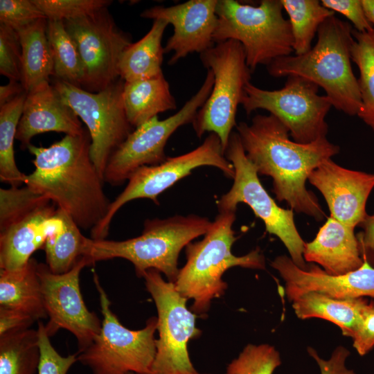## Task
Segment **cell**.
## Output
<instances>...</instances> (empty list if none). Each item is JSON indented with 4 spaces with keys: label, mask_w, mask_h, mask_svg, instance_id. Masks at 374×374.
I'll use <instances>...</instances> for the list:
<instances>
[{
    "label": "cell",
    "mask_w": 374,
    "mask_h": 374,
    "mask_svg": "<svg viewBox=\"0 0 374 374\" xmlns=\"http://www.w3.org/2000/svg\"><path fill=\"white\" fill-rule=\"evenodd\" d=\"M235 127L246 155L258 175L271 177L276 199L285 201L296 213L321 220L324 213L305 183L323 161L339 153V147L326 137L310 143L292 141L289 130L270 114H256L250 124L240 122Z\"/></svg>",
    "instance_id": "6da1fadb"
},
{
    "label": "cell",
    "mask_w": 374,
    "mask_h": 374,
    "mask_svg": "<svg viewBox=\"0 0 374 374\" xmlns=\"http://www.w3.org/2000/svg\"><path fill=\"white\" fill-rule=\"evenodd\" d=\"M87 130L65 135L48 147H28L35 169L24 184L41 194L81 229L96 226L107 213L111 202L103 189L104 180L90 155Z\"/></svg>",
    "instance_id": "7a4b0ae2"
},
{
    "label": "cell",
    "mask_w": 374,
    "mask_h": 374,
    "mask_svg": "<svg viewBox=\"0 0 374 374\" xmlns=\"http://www.w3.org/2000/svg\"><path fill=\"white\" fill-rule=\"evenodd\" d=\"M353 27L335 15L319 28L317 42L303 55L279 57L269 65V74L275 78L297 75L321 87L336 109L348 116H357L362 98L352 65Z\"/></svg>",
    "instance_id": "3957f363"
},
{
    "label": "cell",
    "mask_w": 374,
    "mask_h": 374,
    "mask_svg": "<svg viewBox=\"0 0 374 374\" xmlns=\"http://www.w3.org/2000/svg\"><path fill=\"white\" fill-rule=\"evenodd\" d=\"M212 224L208 218L194 214L147 219L142 233L135 238L116 241L86 237L82 256L91 265L123 258L132 263L138 277L143 278L149 269H156L163 274L168 281L175 283L179 271V253L193 240L204 235Z\"/></svg>",
    "instance_id": "277c9868"
},
{
    "label": "cell",
    "mask_w": 374,
    "mask_h": 374,
    "mask_svg": "<svg viewBox=\"0 0 374 374\" xmlns=\"http://www.w3.org/2000/svg\"><path fill=\"white\" fill-rule=\"evenodd\" d=\"M235 212L219 213L212 226L202 240L190 242L185 247L186 262L179 271L175 287L187 300H193L190 310L204 316L211 301L220 298L227 289L222 280L233 267L265 269V258L259 248L246 255L235 256L231 248L237 238L233 229Z\"/></svg>",
    "instance_id": "5b68a950"
},
{
    "label": "cell",
    "mask_w": 374,
    "mask_h": 374,
    "mask_svg": "<svg viewBox=\"0 0 374 374\" xmlns=\"http://www.w3.org/2000/svg\"><path fill=\"white\" fill-rule=\"evenodd\" d=\"M283 10L280 0H262L257 6L218 0L213 42H239L251 72L259 65L267 66L279 57L290 55L294 52L293 37Z\"/></svg>",
    "instance_id": "8992f818"
},
{
    "label": "cell",
    "mask_w": 374,
    "mask_h": 374,
    "mask_svg": "<svg viewBox=\"0 0 374 374\" xmlns=\"http://www.w3.org/2000/svg\"><path fill=\"white\" fill-rule=\"evenodd\" d=\"M93 275L103 317L102 326L92 343L77 352L78 361L93 374H150L157 352V317L148 319L141 330L127 328L112 311L97 274Z\"/></svg>",
    "instance_id": "52a82bcc"
},
{
    "label": "cell",
    "mask_w": 374,
    "mask_h": 374,
    "mask_svg": "<svg viewBox=\"0 0 374 374\" xmlns=\"http://www.w3.org/2000/svg\"><path fill=\"white\" fill-rule=\"evenodd\" d=\"M199 57L203 66L212 71L214 82L192 125L198 138L205 132L215 134L225 151L233 128L237 125L238 107L252 72L247 64L242 45L235 40L215 43L199 54Z\"/></svg>",
    "instance_id": "ba28073f"
},
{
    "label": "cell",
    "mask_w": 374,
    "mask_h": 374,
    "mask_svg": "<svg viewBox=\"0 0 374 374\" xmlns=\"http://www.w3.org/2000/svg\"><path fill=\"white\" fill-rule=\"evenodd\" d=\"M234 168L231 189L217 202L219 213L235 212L240 203L247 204L265 224V230L277 236L300 268L307 266L303 258L305 242L299 234L292 209L280 207L262 185L256 166L247 157L237 132H232L224 152Z\"/></svg>",
    "instance_id": "9c48e42d"
},
{
    "label": "cell",
    "mask_w": 374,
    "mask_h": 374,
    "mask_svg": "<svg viewBox=\"0 0 374 374\" xmlns=\"http://www.w3.org/2000/svg\"><path fill=\"white\" fill-rule=\"evenodd\" d=\"M319 86L297 75L287 76L280 89L266 90L248 82L240 105L249 115L261 109L277 118L290 131L293 141L310 143L326 137V117L332 107L326 96L318 93Z\"/></svg>",
    "instance_id": "30bf717a"
},
{
    "label": "cell",
    "mask_w": 374,
    "mask_h": 374,
    "mask_svg": "<svg viewBox=\"0 0 374 374\" xmlns=\"http://www.w3.org/2000/svg\"><path fill=\"white\" fill-rule=\"evenodd\" d=\"M224 152L220 138L215 134L210 133L202 144L190 152L168 157L158 165L141 167L130 176L124 190L111 202L104 219L91 230V238L105 239L114 215L127 202L145 198L159 204L158 196L161 193L190 175L198 167H215L226 177L233 179L235 170L232 163L225 157Z\"/></svg>",
    "instance_id": "8fae6325"
},
{
    "label": "cell",
    "mask_w": 374,
    "mask_h": 374,
    "mask_svg": "<svg viewBox=\"0 0 374 374\" xmlns=\"http://www.w3.org/2000/svg\"><path fill=\"white\" fill-rule=\"evenodd\" d=\"M124 83L120 78L97 93L57 78L52 84L85 123L91 137V158L103 179L111 155L133 131L123 105Z\"/></svg>",
    "instance_id": "7c38bea8"
},
{
    "label": "cell",
    "mask_w": 374,
    "mask_h": 374,
    "mask_svg": "<svg viewBox=\"0 0 374 374\" xmlns=\"http://www.w3.org/2000/svg\"><path fill=\"white\" fill-rule=\"evenodd\" d=\"M143 278L157 311L159 339L150 374H208L197 371L189 357L188 343L202 330L196 327V314L187 308L188 300L156 269L146 271Z\"/></svg>",
    "instance_id": "4fadbf2b"
},
{
    "label": "cell",
    "mask_w": 374,
    "mask_h": 374,
    "mask_svg": "<svg viewBox=\"0 0 374 374\" xmlns=\"http://www.w3.org/2000/svg\"><path fill=\"white\" fill-rule=\"evenodd\" d=\"M199 90L175 114L159 120L154 116L136 127L112 153L104 172V181L112 186L123 184L139 168L165 161L166 143L180 127L193 123L213 89L214 76L207 69Z\"/></svg>",
    "instance_id": "5bb4252c"
},
{
    "label": "cell",
    "mask_w": 374,
    "mask_h": 374,
    "mask_svg": "<svg viewBox=\"0 0 374 374\" xmlns=\"http://www.w3.org/2000/svg\"><path fill=\"white\" fill-rule=\"evenodd\" d=\"M63 22L82 62L84 80L82 89L97 93L118 80L119 60L132 43L131 37L116 26L107 8Z\"/></svg>",
    "instance_id": "9a60e30c"
},
{
    "label": "cell",
    "mask_w": 374,
    "mask_h": 374,
    "mask_svg": "<svg viewBox=\"0 0 374 374\" xmlns=\"http://www.w3.org/2000/svg\"><path fill=\"white\" fill-rule=\"evenodd\" d=\"M91 265L82 256L69 271L56 274L46 264H37L44 308L49 318L45 330L49 337L59 330L65 329L77 339L78 351L87 348L99 334L102 321L87 308L80 292V274Z\"/></svg>",
    "instance_id": "2e32d148"
},
{
    "label": "cell",
    "mask_w": 374,
    "mask_h": 374,
    "mask_svg": "<svg viewBox=\"0 0 374 374\" xmlns=\"http://www.w3.org/2000/svg\"><path fill=\"white\" fill-rule=\"evenodd\" d=\"M217 1L190 0L172 6H154L141 13V17L163 20L173 26V34L163 47L164 53H172L168 64L190 53L201 54L215 45Z\"/></svg>",
    "instance_id": "e0dca14e"
},
{
    "label": "cell",
    "mask_w": 374,
    "mask_h": 374,
    "mask_svg": "<svg viewBox=\"0 0 374 374\" xmlns=\"http://www.w3.org/2000/svg\"><path fill=\"white\" fill-rule=\"evenodd\" d=\"M363 260V265L357 269L337 276L327 274L314 263L301 269L285 255L276 257L270 265L283 279L285 295L290 302L308 292L338 299L360 297L374 299V267L366 259Z\"/></svg>",
    "instance_id": "ac0fdd59"
},
{
    "label": "cell",
    "mask_w": 374,
    "mask_h": 374,
    "mask_svg": "<svg viewBox=\"0 0 374 374\" xmlns=\"http://www.w3.org/2000/svg\"><path fill=\"white\" fill-rule=\"evenodd\" d=\"M308 181L322 194L331 217L355 228L368 215L366 206L374 188V174L347 169L328 159L310 173Z\"/></svg>",
    "instance_id": "d6986e66"
},
{
    "label": "cell",
    "mask_w": 374,
    "mask_h": 374,
    "mask_svg": "<svg viewBox=\"0 0 374 374\" xmlns=\"http://www.w3.org/2000/svg\"><path fill=\"white\" fill-rule=\"evenodd\" d=\"M84 130L79 117L62 100L53 86L44 82L27 93L16 139L25 150L39 134L56 132L76 135Z\"/></svg>",
    "instance_id": "ffe728a7"
},
{
    "label": "cell",
    "mask_w": 374,
    "mask_h": 374,
    "mask_svg": "<svg viewBox=\"0 0 374 374\" xmlns=\"http://www.w3.org/2000/svg\"><path fill=\"white\" fill-rule=\"evenodd\" d=\"M61 210L48 203L0 232V268L15 270L25 265L43 248L48 237L62 231Z\"/></svg>",
    "instance_id": "44dd1931"
},
{
    "label": "cell",
    "mask_w": 374,
    "mask_h": 374,
    "mask_svg": "<svg viewBox=\"0 0 374 374\" xmlns=\"http://www.w3.org/2000/svg\"><path fill=\"white\" fill-rule=\"evenodd\" d=\"M355 229L331 217L314 239L305 242L303 258L319 265L330 275H341L359 268L364 262Z\"/></svg>",
    "instance_id": "7402d4cb"
},
{
    "label": "cell",
    "mask_w": 374,
    "mask_h": 374,
    "mask_svg": "<svg viewBox=\"0 0 374 374\" xmlns=\"http://www.w3.org/2000/svg\"><path fill=\"white\" fill-rule=\"evenodd\" d=\"M369 302L366 297L338 299L308 292L296 297L292 306L299 319L326 320L337 326L344 336L352 338Z\"/></svg>",
    "instance_id": "603a6c76"
},
{
    "label": "cell",
    "mask_w": 374,
    "mask_h": 374,
    "mask_svg": "<svg viewBox=\"0 0 374 374\" xmlns=\"http://www.w3.org/2000/svg\"><path fill=\"white\" fill-rule=\"evenodd\" d=\"M123 105L130 125L137 127L159 114L177 108L175 97L163 73L125 82Z\"/></svg>",
    "instance_id": "cb8c5ba5"
},
{
    "label": "cell",
    "mask_w": 374,
    "mask_h": 374,
    "mask_svg": "<svg viewBox=\"0 0 374 374\" xmlns=\"http://www.w3.org/2000/svg\"><path fill=\"white\" fill-rule=\"evenodd\" d=\"M37 261L31 258L21 268L0 271V308L24 312L36 321L48 317L43 301Z\"/></svg>",
    "instance_id": "d4e9b609"
},
{
    "label": "cell",
    "mask_w": 374,
    "mask_h": 374,
    "mask_svg": "<svg viewBox=\"0 0 374 374\" xmlns=\"http://www.w3.org/2000/svg\"><path fill=\"white\" fill-rule=\"evenodd\" d=\"M168 24L154 20L147 34L131 43L122 53L118 64L120 78L125 82L150 78L163 73L164 48L161 41Z\"/></svg>",
    "instance_id": "484cf974"
},
{
    "label": "cell",
    "mask_w": 374,
    "mask_h": 374,
    "mask_svg": "<svg viewBox=\"0 0 374 374\" xmlns=\"http://www.w3.org/2000/svg\"><path fill=\"white\" fill-rule=\"evenodd\" d=\"M47 19L16 31L21 47V83L28 93L53 75V62L46 36Z\"/></svg>",
    "instance_id": "4316f807"
},
{
    "label": "cell",
    "mask_w": 374,
    "mask_h": 374,
    "mask_svg": "<svg viewBox=\"0 0 374 374\" xmlns=\"http://www.w3.org/2000/svg\"><path fill=\"white\" fill-rule=\"evenodd\" d=\"M39 361L37 329L0 336V374H37Z\"/></svg>",
    "instance_id": "83f0119b"
},
{
    "label": "cell",
    "mask_w": 374,
    "mask_h": 374,
    "mask_svg": "<svg viewBox=\"0 0 374 374\" xmlns=\"http://www.w3.org/2000/svg\"><path fill=\"white\" fill-rule=\"evenodd\" d=\"M289 16L294 55H303L312 48V42L320 26L335 12L319 0H280Z\"/></svg>",
    "instance_id": "f1b7e54d"
},
{
    "label": "cell",
    "mask_w": 374,
    "mask_h": 374,
    "mask_svg": "<svg viewBox=\"0 0 374 374\" xmlns=\"http://www.w3.org/2000/svg\"><path fill=\"white\" fill-rule=\"evenodd\" d=\"M46 36L53 62V75L82 88L84 72L77 46L62 21H48Z\"/></svg>",
    "instance_id": "f546056e"
},
{
    "label": "cell",
    "mask_w": 374,
    "mask_h": 374,
    "mask_svg": "<svg viewBox=\"0 0 374 374\" xmlns=\"http://www.w3.org/2000/svg\"><path fill=\"white\" fill-rule=\"evenodd\" d=\"M26 95L25 91L0 107V180L10 186L24 184L26 177L15 162L14 141Z\"/></svg>",
    "instance_id": "4dcf8cb0"
},
{
    "label": "cell",
    "mask_w": 374,
    "mask_h": 374,
    "mask_svg": "<svg viewBox=\"0 0 374 374\" xmlns=\"http://www.w3.org/2000/svg\"><path fill=\"white\" fill-rule=\"evenodd\" d=\"M352 61L359 69L362 108L358 116L374 131V27L359 32L353 28Z\"/></svg>",
    "instance_id": "1f68e13d"
},
{
    "label": "cell",
    "mask_w": 374,
    "mask_h": 374,
    "mask_svg": "<svg viewBox=\"0 0 374 374\" xmlns=\"http://www.w3.org/2000/svg\"><path fill=\"white\" fill-rule=\"evenodd\" d=\"M64 227L62 231L48 237L43 249L46 264L54 274L70 271L82 256L86 237L72 218L61 210Z\"/></svg>",
    "instance_id": "d6a6232c"
},
{
    "label": "cell",
    "mask_w": 374,
    "mask_h": 374,
    "mask_svg": "<svg viewBox=\"0 0 374 374\" xmlns=\"http://www.w3.org/2000/svg\"><path fill=\"white\" fill-rule=\"evenodd\" d=\"M51 202L28 186L0 188V232L39 207Z\"/></svg>",
    "instance_id": "836d02e7"
},
{
    "label": "cell",
    "mask_w": 374,
    "mask_h": 374,
    "mask_svg": "<svg viewBox=\"0 0 374 374\" xmlns=\"http://www.w3.org/2000/svg\"><path fill=\"white\" fill-rule=\"evenodd\" d=\"M282 363L279 352L269 344H248L227 366L225 374H273Z\"/></svg>",
    "instance_id": "e575fe53"
},
{
    "label": "cell",
    "mask_w": 374,
    "mask_h": 374,
    "mask_svg": "<svg viewBox=\"0 0 374 374\" xmlns=\"http://www.w3.org/2000/svg\"><path fill=\"white\" fill-rule=\"evenodd\" d=\"M48 21H65L91 15L112 3L109 0H33Z\"/></svg>",
    "instance_id": "d590c367"
},
{
    "label": "cell",
    "mask_w": 374,
    "mask_h": 374,
    "mask_svg": "<svg viewBox=\"0 0 374 374\" xmlns=\"http://www.w3.org/2000/svg\"><path fill=\"white\" fill-rule=\"evenodd\" d=\"M0 73L21 82V47L17 33L0 24Z\"/></svg>",
    "instance_id": "8d00e7d4"
},
{
    "label": "cell",
    "mask_w": 374,
    "mask_h": 374,
    "mask_svg": "<svg viewBox=\"0 0 374 374\" xmlns=\"http://www.w3.org/2000/svg\"><path fill=\"white\" fill-rule=\"evenodd\" d=\"M41 19H46L33 0H1L0 24L18 31Z\"/></svg>",
    "instance_id": "74e56055"
},
{
    "label": "cell",
    "mask_w": 374,
    "mask_h": 374,
    "mask_svg": "<svg viewBox=\"0 0 374 374\" xmlns=\"http://www.w3.org/2000/svg\"><path fill=\"white\" fill-rule=\"evenodd\" d=\"M37 330L40 349L37 374H67L71 366L78 361V353L66 357L57 353L40 320L38 321Z\"/></svg>",
    "instance_id": "f35d334b"
},
{
    "label": "cell",
    "mask_w": 374,
    "mask_h": 374,
    "mask_svg": "<svg viewBox=\"0 0 374 374\" xmlns=\"http://www.w3.org/2000/svg\"><path fill=\"white\" fill-rule=\"evenodd\" d=\"M321 3L325 8L344 15L359 32L374 27L365 14L362 0H321Z\"/></svg>",
    "instance_id": "ab89813d"
},
{
    "label": "cell",
    "mask_w": 374,
    "mask_h": 374,
    "mask_svg": "<svg viewBox=\"0 0 374 374\" xmlns=\"http://www.w3.org/2000/svg\"><path fill=\"white\" fill-rule=\"evenodd\" d=\"M353 346L360 356L374 348V301L369 302L355 331Z\"/></svg>",
    "instance_id": "60d3db41"
},
{
    "label": "cell",
    "mask_w": 374,
    "mask_h": 374,
    "mask_svg": "<svg viewBox=\"0 0 374 374\" xmlns=\"http://www.w3.org/2000/svg\"><path fill=\"white\" fill-rule=\"evenodd\" d=\"M308 355L316 362L320 374H357L346 366L347 358L350 352L345 346H338L327 359L321 357L312 347H308Z\"/></svg>",
    "instance_id": "b9f144b4"
},
{
    "label": "cell",
    "mask_w": 374,
    "mask_h": 374,
    "mask_svg": "<svg viewBox=\"0 0 374 374\" xmlns=\"http://www.w3.org/2000/svg\"><path fill=\"white\" fill-rule=\"evenodd\" d=\"M36 320L17 310L0 308V336L6 333L30 328Z\"/></svg>",
    "instance_id": "7bdbcfd3"
},
{
    "label": "cell",
    "mask_w": 374,
    "mask_h": 374,
    "mask_svg": "<svg viewBox=\"0 0 374 374\" xmlns=\"http://www.w3.org/2000/svg\"><path fill=\"white\" fill-rule=\"evenodd\" d=\"M358 226L362 229L356 234L361 256L374 267V213L368 214Z\"/></svg>",
    "instance_id": "ee69618b"
},
{
    "label": "cell",
    "mask_w": 374,
    "mask_h": 374,
    "mask_svg": "<svg viewBox=\"0 0 374 374\" xmlns=\"http://www.w3.org/2000/svg\"><path fill=\"white\" fill-rule=\"evenodd\" d=\"M20 82L10 80L6 85L0 87V107L3 106L17 96L25 92Z\"/></svg>",
    "instance_id": "f6af8a7d"
},
{
    "label": "cell",
    "mask_w": 374,
    "mask_h": 374,
    "mask_svg": "<svg viewBox=\"0 0 374 374\" xmlns=\"http://www.w3.org/2000/svg\"><path fill=\"white\" fill-rule=\"evenodd\" d=\"M365 14L374 26V0H362Z\"/></svg>",
    "instance_id": "bcb514c9"
},
{
    "label": "cell",
    "mask_w": 374,
    "mask_h": 374,
    "mask_svg": "<svg viewBox=\"0 0 374 374\" xmlns=\"http://www.w3.org/2000/svg\"><path fill=\"white\" fill-rule=\"evenodd\" d=\"M127 374H135V373L131 372V373H129Z\"/></svg>",
    "instance_id": "7dc6e473"
}]
</instances>
